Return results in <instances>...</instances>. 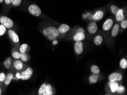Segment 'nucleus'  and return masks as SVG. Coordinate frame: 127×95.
Masks as SVG:
<instances>
[{
	"mask_svg": "<svg viewBox=\"0 0 127 95\" xmlns=\"http://www.w3.org/2000/svg\"><path fill=\"white\" fill-rule=\"evenodd\" d=\"M39 29L42 35L50 41L61 39L65 38V35L59 33L57 27L47 22H41L39 25Z\"/></svg>",
	"mask_w": 127,
	"mask_h": 95,
	"instance_id": "obj_1",
	"label": "nucleus"
},
{
	"mask_svg": "<svg viewBox=\"0 0 127 95\" xmlns=\"http://www.w3.org/2000/svg\"><path fill=\"white\" fill-rule=\"evenodd\" d=\"M86 35L85 30L81 27L76 26L71 29L67 34L64 39L69 41H83L85 39Z\"/></svg>",
	"mask_w": 127,
	"mask_h": 95,
	"instance_id": "obj_2",
	"label": "nucleus"
},
{
	"mask_svg": "<svg viewBox=\"0 0 127 95\" xmlns=\"http://www.w3.org/2000/svg\"><path fill=\"white\" fill-rule=\"evenodd\" d=\"M115 23L114 17H109L104 22L102 29H103V34L104 37L106 39V43L108 45L109 44V32L112 29L113 24Z\"/></svg>",
	"mask_w": 127,
	"mask_h": 95,
	"instance_id": "obj_3",
	"label": "nucleus"
},
{
	"mask_svg": "<svg viewBox=\"0 0 127 95\" xmlns=\"http://www.w3.org/2000/svg\"><path fill=\"white\" fill-rule=\"evenodd\" d=\"M38 95H55L56 90L53 85L48 82H45L41 85L38 91Z\"/></svg>",
	"mask_w": 127,
	"mask_h": 95,
	"instance_id": "obj_4",
	"label": "nucleus"
},
{
	"mask_svg": "<svg viewBox=\"0 0 127 95\" xmlns=\"http://www.w3.org/2000/svg\"><path fill=\"white\" fill-rule=\"evenodd\" d=\"M27 10L31 15H33L34 17L47 18V16L44 14L41 8L37 5L34 4V3H30L27 7Z\"/></svg>",
	"mask_w": 127,
	"mask_h": 95,
	"instance_id": "obj_5",
	"label": "nucleus"
},
{
	"mask_svg": "<svg viewBox=\"0 0 127 95\" xmlns=\"http://www.w3.org/2000/svg\"><path fill=\"white\" fill-rule=\"evenodd\" d=\"M7 34H8L9 41L12 44V46L19 48L21 45L20 40V38H19L18 34L16 33V32L13 29H9L7 31Z\"/></svg>",
	"mask_w": 127,
	"mask_h": 95,
	"instance_id": "obj_6",
	"label": "nucleus"
},
{
	"mask_svg": "<svg viewBox=\"0 0 127 95\" xmlns=\"http://www.w3.org/2000/svg\"><path fill=\"white\" fill-rule=\"evenodd\" d=\"M122 83L120 82H112V81H109L107 83L105 86V91L106 92V95H115L116 94L118 87Z\"/></svg>",
	"mask_w": 127,
	"mask_h": 95,
	"instance_id": "obj_7",
	"label": "nucleus"
},
{
	"mask_svg": "<svg viewBox=\"0 0 127 95\" xmlns=\"http://www.w3.org/2000/svg\"><path fill=\"white\" fill-rule=\"evenodd\" d=\"M106 13L107 9L105 7H100V8L96 9L94 11L93 14H92L91 16L92 21L97 22V21L101 20L104 18V15L106 14Z\"/></svg>",
	"mask_w": 127,
	"mask_h": 95,
	"instance_id": "obj_8",
	"label": "nucleus"
},
{
	"mask_svg": "<svg viewBox=\"0 0 127 95\" xmlns=\"http://www.w3.org/2000/svg\"><path fill=\"white\" fill-rule=\"evenodd\" d=\"M28 67L24 62L20 59H14L13 61L12 67L10 70H12L14 72H21Z\"/></svg>",
	"mask_w": 127,
	"mask_h": 95,
	"instance_id": "obj_9",
	"label": "nucleus"
},
{
	"mask_svg": "<svg viewBox=\"0 0 127 95\" xmlns=\"http://www.w3.org/2000/svg\"><path fill=\"white\" fill-rule=\"evenodd\" d=\"M123 77H124L123 72L121 71H116L109 75L108 79L109 81H112V82L116 81V82L122 83Z\"/></svg>",
	"mask_w": 127,
	"mask_h": 95,
	"instance_id": "obj_10",
	"label": "nucleus"
},
{
	"mask_svg": "<svg viewBox=\"0 0 127 95\" xmlns=\"http://www.w3.org/2000/svg\"><path fill=\"white\" fill-rule=\"evenodd\" d=\"M127 9L126 6H123L117 11L116 14L115 15V20L116 21V22L119 23L123 19L127 18Z\"/></svg>",
	"mask_w": 127,
	"mask_h": 95,
	"instance_id": "obj_11",
	"label": "nucleus"
},
{
	"mask_svg": "<svg viewBox=\"0 0 127 95\" xmlns=\"http://www.w3.org/2000/svg\"><path fill=\"white\" fill-rule=\"evenodd\" d=\"M33 69L30 67H27L25 69L20 72V80H28L32 77L33 74Z\"/></svg>",
	"mask_w": 127,
	"mask_h": 95,
	"instance_id": "obj_12",
	"label": "nucleus"
},
{
	"mask_svg": "<svg viewBox=\"0 0 127 95\" xmlns=\"http://www.w3.org/2000/svg\"><path fill=\"white\" fill-rule=\"evenodd\" d=\"M119 30H120L119 23H117V22L114 23V24H113L112 28L110 31V32H109V44H111V40L114 39L117 36V35L119 34Z\"/></svg>",
	"mask_w": 127,
	"mask_h": 95,
	"instance_id": "obj_13",
	"label": "nucleus"
},
{
	"mask_svg": "<svg viewBox=\"0 0 127 95\" xmlns=\"http://www.w3.org/2000/svg\"><path fill=\"white\" fill-rule=\"evenodd\" d=\"M0 23L7 29H12L14 28V23L12 19L6 15H2L0 17Z\"/></svg>",
	"mask_w": 127,
	"mask_h": 95,
	"instance_id": "obj_14",
	"label": "nucleus"
},
{
	"mask_svg": "<svg viewBox=\"0 0 127 95\" xmlns=\"http://www.w3.org/2000/svg\"><path fill=\"white\" fill-rule=\"evenodd\" d=\"M104 79V76L103 74H94V73H91L88 77V83L90 84H95L96 83H97L98 82L102 81Z\"/></svg>",
	"mask_w": 127,
	"mask_h": 95,
	"instance_id": "obj_15",
	"label": "nucleus"
},
{
	"mask_svg": "<svg viewBox=\"0 0 127 95\" xmlns=\"http://www.w3.org/2000/svg\"><path fill=\"white\" fill-rule=\"evenodd\" d=\"M14 72L12 70H9V72L6 75V77L5 79V80L3 83V91L5 92L6 87L10 85L11 82V81L13 79V76H14Z\"/></svg>",
	"mask_w": 127,
	"mask_h": 95,
	"instance_id": "obj_16",
	"label": "nucleus"
},
{
	"mask_svg": "<svg viewBox=\"0 0 127 95\" xmlns=\"http://www.w3.org/2000/svg\"><path fill=\"white\" fill-rule=\"evenodd\" d=\"M87 30L88 34L91 35H94L97 32L98 30V26L95 21H91L87 25Z\"/></svg>",
	"mask_w": 127,
	"mask_h": 95,
	"instance_id": "obj_17",
	"label": "nucleus"
},
{
	"mask_svg": "<svg viewBox=\"0 0 127 95\" xmlns=\"http://www.w3.org/2000/svg\"><path fill=\"white\" fill-rule=\"evenodd\" d=\"M74 50L77 55H80L82 54L84 51V43L83 41L75 42L74 45Z\"/></svg>",
	"mask_w": 127,
	"mask_h": 95,
	"instance_id": "obj_18",
	"label": "nucleus"
},
{
	"mask_svg": "<svg viewBox=\"0 0 127 95\" xmlns=\"http://www.w3.org/2000/svg\"><path fill=\"white\" fill-rule=\"evenodd\" d=\"M57 29L59 33L65 36H66L67 34L71 30L70 26L68 25L65 24L60 25L58 27H57Z\"/></svg>",
	"mask_w": 127,
	"mask_h": 95,
	"instance_id": "obj_19",
	"label": "nucleus"
},
{
	"mask_svg": "<svg viewBox=\"0 0 127 95\" xmlns=\"http://www.w3.org/2000/svg\"><path fill=\"white\" fill-rule=\"evenodd\" d=\"M12 1L13 0H4L3 2V13H8L12 8Z\"/></svg>",
	"mask_w": 127,
	"mask_h": 95,
	"instance_id": "obj_20",
	"label": "nucleus"
},
{
	"mask_svg": "<svg viewBox=\"0 0 127 95\" xmlns=\"http://www.w3.org/2000/svg\"><path fill=\"white\" fill-rule=\"evenodd\" d=\"M104 35L103 34H97L95 36L94 38V43L95 45L99 46L102 44L104 40Z\"/></svg>",
	"mask_w": 127,
	"mask_h": 95,
	"instance_id": "obj_21",
	"label": "nucleus"
},
{
	"mask_svg": "<svg viewBox=\"0 0 127 95\" xmlns=\"http://www.w3.org/2000/svg\"><path fill=\"white\" fill-rule=\"evenodd\" d=\"M13 61L12 58L7 57L3 62V65L5 68L7 69V70H10L11 67H12Z\"/></svg>",
	"mask_w": 127,
	"mask_h": 95,
	"instance_id": "obj_22",
	"label": "nucleus"
},
{
	"mask_svg": "<svg viewBox=\"0 0 127 95\" xmlns=\"http://www.w3.org/2000/svg\"><path fill=\"white\" fill-rule=\"evenodd\" d=\"M11 57L14 59H20L21 52L18 48L13 46L11 48Z\"/></svg>",
	"mask_w": 127,
	"mask_h": 95,
	"instance_id": "obj_23",
	"label": "nucleus"
},
{
	"mask_svg": "<svg viewBox=\"0 0 127 95\" xmlns=\"http://www.w3.org/2000/svg\"><path fill=\"white\" fill-rule=\"evenodd\" d=\"M108 10L109 12L112 14L113 16H115V14H116V13L119 9V6H117V5L115 4H112V3H109L108 5Z\"/></svg>",
	"mask_w": 127,
	"mask_h": 95,
	"instance_id": "obj_24",
	"label": "nucleus"
},
{
	"mask_svg": "<svg viewBox=\"0 0 127 95\" xmlns=\"http://www.w3.org/2000/svg\"><path fill=\"white\" fill-rule=\"evenodd\" d=\"M18 49L21 53H28L30 50V47L28 44L24 43L20 45Z\"/></svg>",
	"mask_w": 127,
	"mask_h": 95,
	"instance_id": "obj_25",
	"label": "nucleus"
},
{
	"mask_svg": "<svg viewBox=\"0 0 127 95\" xmlns=\"http://www.w3.org/2000/svg\"><path fill=\"white\" fill-rule=\"evenodd\" d=\"M119 26H120L119 34H121L124 32L127 28V19L126 18L123 19L120 22H119Z\"/></svg>",
	"mask_w": 127,
	"mask_h": 95,
	"instance_id": "obj_26",
	"label": "nucleus"
},
{
	"mask_svg": "<svg viewBox=\"0 0 127 95\" xmlns=\"http://www.w3.org/2000/svg\"><path fill=\"white\" fill-rule=\"evenodd\" d=\"M31 57L28 53H21L20 59L24 63H26L30 61Z\"/></svg>",
	"mask_w": 127,
	"mask_h": 95,
	"instance_id": "obj_27",
	"label": "nucleus"
},
{
	"mask_svg": "<svg viewBox=\"0 0 127 95\" xmlns=\"http://www.w3.org/2000/svg\"><path fill=\"white\" fill-rule=\"evenodd\" d=\"M119 66L120 68L122 69H126L127 68V60L126 58H124L121 59L119 62Z\"/></svg>",
	"mask_w": 127,
	"mask_h": 95,
	"instance_id": "obj_28",
	"label": "nucleus"
},
{
	"mask_svg": "<svg viewBox=\"0 0 127 95\" xmlns=\"http://www.w3.org/2000/svg\"><path fill=\"white\" fill-rule=\"evenodd\" d=\"M90 71H91V73H94V74L100 73V69L99 67L95 64L91 65V67H90Z\"/></svg>",
	"mask_w": 127,
	"mask_h": 95,
	"instance_id": "obj_29",
	"label": "nucleus"
},
{
	"mask_svg": "<svg viewBox=\"0 0 127 95\" xmlns=\"http://www.w3.org/2000/svg\"><path fill=\"white\" fill-rule=\"evenodd\" d=\"M126 92V88L123 85L120 84L118 87L117 91L116 92V95H124Z\"/></svg>",
	"mask_w": 127,
	"mask_h": 95,
	"instance_id": "obj_30",
	"label": "nucleus"
},
{
	"mask_svg": "<svg viewBox=\"0 0 127 95\" xmlns=\"http://www.w3.org/2000/svg\"><path fill=\"white\" fill-rule=\"evenodd\" d=\"M23 0H13L12 1V7H18L22 4Z\"/></svg>",
	"mask_w": 127,
	"mask_h": 95,
	"instance_id": "obj_31",
	"label": "nucleus"
},
{
	"mask_svg": "<svg viewBox=\"0 0 127 95\" xmlns=\"http://www.w3.org/2000/svg\"><path fill=\"white\" fill-rule=\"evenodd\" d=\"M7 32V29L0 23V36H3Z\"/></svg>",
	"mask_w": 127,
	"mask_h": 95,
	"instance_id": "obj_32",
	"label": "nucleus"
},
{
	"mask_svg": "<svg viewBox=\"0 0 127 95\" xmlns=\"http://www.w3.org/2000/svg\"><path fill=\"white\" fill-rule=\"evenodd\" d=\"M5 77H6V74L4 72H0V83H1L2 84H3V81L5 80Z\"/></svg>",
	"mask_w": 127,
	"mask_h": 95,
	"instance_id": "obj_33",
	"label": "nucleus"
},
{
	"mask_svg": "<svg viewBox=\"0 0 127 95\" xmlns=\"http://www.w3.org/2000/svg\"><path fill=\"white\" fill-rule=\"evenodd\" d=\"M2 92H3V88H2V87H0V95H2Z\"/></svg>",
	"mask_w": 127,
	"mask_h": 95,
	"instance_id": "obj_34",
	"label": "nucleus"
},
{
	"mask_svg": "<svg viewBox=\"0 0 127 95\" xmlns=\"http://www.w3.org/2000/svg\"><path fill=\"white\" fill-rule=\"evenodd\" d=\"M4 0H0V3H3Z\"/></svg>",
	"mask_w": 127,
	"mask_h": 95,
	"instance_id": "obj_35",
	"label": "nucleus"
},
{
	"mask_svg": "<svg viewBox=\"0 0 127 95\" xmlns=\"http://www.w3.org/2000/svg\"><path fill=\"white\" fill-rule=\"evenodd\" d=\"M0 17H1V15H0Z\"/></svg>",
	"mask_w": 127,
	"mask_h": 95,
	"instance_id": "obj_36",
	"label": "nucleus"
}]
</instances>
